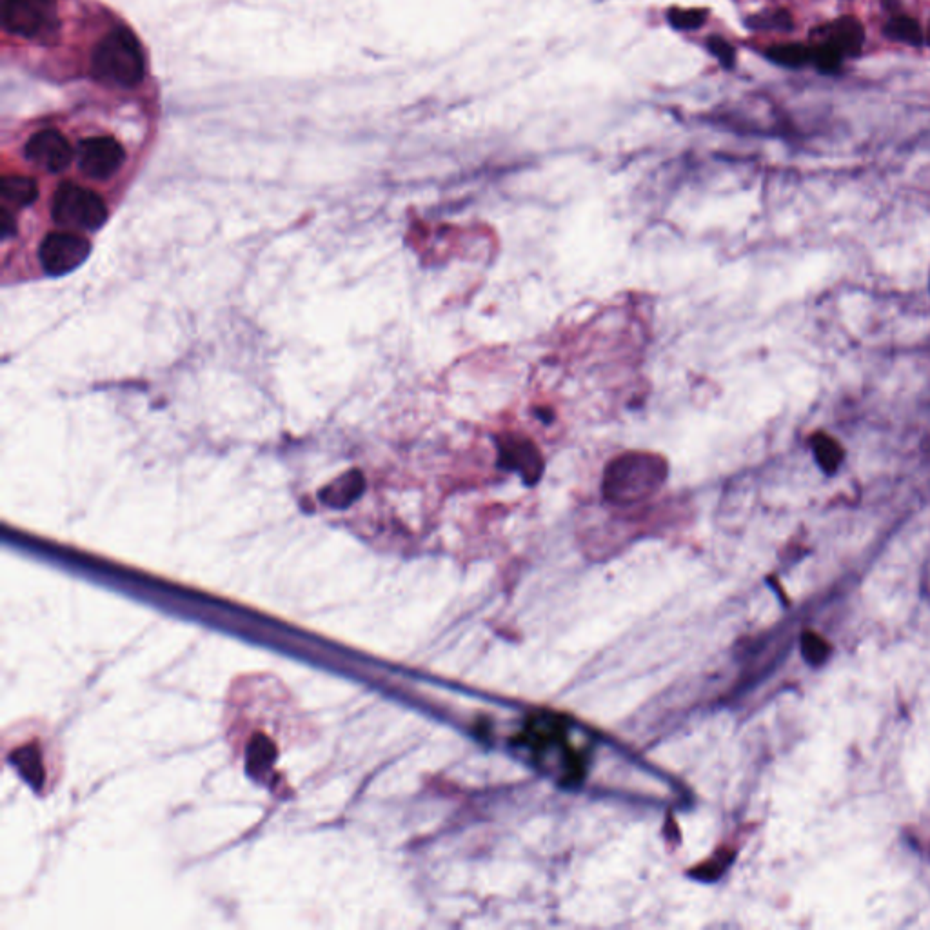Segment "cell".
Returning <instances> with one entry per match:
<instances>
[{
	"instance_id": "obj_14",
	"label": "cell",
	"mask_w": 930,
	"mask_h": 930,
	"mask_svg": "<svg viewBox=\"0 0 930 930\" xmlns=\"http://www.w3.org/2000/svg\"><path fill=\"white\" fill-rule=\"evenodd\" d=\"M883 30L889 39L901 42V44H909L914 48H920L923 44V30H921L920 22L909 15H900V13L892 15Z\"/></svg>"
},
{
	"instance_id": "obj_21",
	"label": "cell",
	"mask_w": 930,
	"mask_h": 930,
	"mask_svg": "<svg viewBox=\"0 0 930 930\" xmlns=\"http://www.w3.org/2000/svg\"><path fill=\"white\" fill-rule=\"evenodd\" d=\"M0 233H2V238H10L13 233H15V220L11 217L10 211L8 209H2L0 211Z\"/></svg>"
},
{
	"instance_id": "obj_12",
	"label": "cell",
	"mask_w": 930,
	"mask_h": 930,
	"mask_svg": "<svg viewBox=\"0 0 930 930\" xmlns=\"http://www.w3.org/2000/svg\"><path fill=\"white\" fill-rule=\"evenodd\" d=\"M2 200L11 208H28L39 198V186L31 177L6 175L2 179Z\"/></svg>"
},
{
	"instance_id": "obj_7",
	"label": "cell",
	"mask_w": 930,
	"mask_h": 930,
	"mask_svg": "<svg viewBox=\"0 0 930 930\" xmlns=\"http://www.w3.org/2000/svg\"><path fill=\"white\" fill-rule=\"evenodd\" d=\"M77 159L88 179L108 180L124 166L126 151L113 137H91L80 142Z\"/></svg>"
},
{
	"instance_id": "obj_17",
	"label": "cell",
	"mask_w": 930,
	"mask_h": 930,
	"mask_svg": "<svg viewBox=\"0 0 930 930\" xmlns=\"http://www.w3.org/2000/svg\"><path fill=\"white\" fill-rule=\"evenodd\" d=\"M843 60L845 59L840 51L834 50L825 42H820L818 46L812 48V64L822 73H836L840 70Z\"/></svg>"
},
{
	"instance_id": "obj_18",
	"label": "cell",
	"mask_w": 930,
	"mask_h": 930,
	"mask_svg": "<svg viewBox=\"0 0 930 930\" xmlns=\"http://www.w3.org/2000/svg\"><path fill=\"white\" fill-rule=\"evenodd\" d=\"M749 24L754 30L791 31L794 26L791 13L785 10L772 11L769 15H756Z\"/></svg>"
},
{
	"instance_id": "obj_5",
	"label": "cell",
	"mask_w": 930,
	"mask_h": 930,
	"mask_svg": "<svg viewBox=\"0 0 930 930\" xmlns=\"http://www.w3.org/2000/svg\"><path fill=\"white\" fill-rule=\"evenodd\" d=\"M90 253V240L77 231H51L39 244L40 268L50 277H62L82 266Z\"/></svg>"
},
{
	"instance_id": "obj_9",
	"label": "cell",
	"mask_w": 930,
	"mask_h": 930,
	"mask_svg": "<svg viewBox=\"0 0 930 930\" xmlns=\"http://www.w3.org/2000/svg\"><path fill=\"white\" fill-rule=\"evenodd\" d=\"M44 738L37 734H31L30 738L17 740V745L13 743V752L10 754V760L13 765L19 769L20 774L28 782L39 789L40 785H48L50 778V769L53 760L48 758L51 749L44 743Z\"/></svg>"
},
{
	"instance_id": "obj_2",
	"label": "cell",
	"mask_w": 930,
	"mask_h": 930,
	"mask_svg": "<svg viewBox=\"0 0 930 930\" xmlns=\"http://www.w3.org/2000/svg\"><path fill=\"white\" fill-rule=\"evenodd\" d=\"M91 75L106 86L131 90L146 77V60L139 39L128 28L111 30L91 55Z\"/></svg>"
},
{
	"instance_id": "obj_16",
	"label": "cell",
	"mask_w": 930,
	"mask_h": 930,
	"mask_svg": "<svg viewBox=\"0 0 930 930\" xmlns=\"http://www.w3.org/2000/svg\"><path fill=\"white\" fill-rule=\"evenodd\" d=\"M800 647H802L803 658L811 667H822L823 663L829 660L831 647L823 640L820 634L805 631L800 638Z\"/></svg>"
},
{
	"instance_id": "obj_10",
	"label": "cell",
	"mask_w": 930,
	"mask_h": 930,
	"mask_svg": "<svg viewBox=\"0 0 930 930\" xmlns=\"http://www.w3.org/2000/svg\"><path fill=\"white\" fill-rule=\"evenodd\" d=\"M816 33L822 35L820 42H825L834 50L840 51L843 59L858 57L865 42L863 24L856 17H840V19L832 20L823 30L816 31Z\"/></svg>"
},
{
	"instance_id": "obj_15",
	"label": "cell",
	"mask_w": 930,
	"mask_h": 930,
	"mask_svg": "<svg viewBox=\"0 0 930 930\" xmlns=\"http://www.w3.org/2000/svg\"><path fill=\"white\" fill-rule=\"evenodd\" d=\"M765 57L783 68H802L812 62V48L798 42L776 44L765 51Z\"/></svg>"
},
{
	"instance_id": "obj_13",
	"label": "cell",
	"mask_w": 930,
	"mask_h": 930,
	"mask_svg": "<svg viewBox=\"0 0 930 930\" xmlns=\"http://www.w3.org/2000/svg\"><path fill=\"white\" fill-rule=\"evenodd\" d=\"M812 453L816 458V464L820 465L825 475H834L840 465L843 464V449L840 444L825 433H818L811 438Z\"/></svg>"
},
{
	"instance_id": "obj_4",
	"label": "cell",
	"mask_w": 930,
	"mask_h": 930,
	"mask_svg": "<svg viewBox=\"0 0 930 930\" xmlns=\"http://www.w3.org/2000/svg\"><path fill=\"white\" fill-rule=\"evenodd\" d=\"M4 28L22 39L53 42L59 37L60 20L55 0H6Z\"/></svg>"
},
{
	"instance_id": "obj_3",
	"label": "cell",
	"mask_w": 930,
	"mask_h": 930,
	"mask_svg": "<svg viewBox=\"0 0 930 930\" xmlns=\"http://www.w3.org/2000/svg\"><path fill=\"white\" fill-rule=\"evenodd\" d=\"M51 218L68 231H97L108 220V206L93 189L64 182L51 200Z\"/></svg>"
},
{
	"instance_id": "obj_8",
	"label": "cell",
	"mask_w": 930,
	"mask_h": 930,
	"mask_svg": "<svg viewBox=\"0 0 930 930\" xmlns=\"http://www.w3.org/2000/svg\"><path fill=\"white\" fill-rule=\"evenodd\" d=\"M24 155L37 168L48 173H60L70 168L73 148L68 139L55 129H44L31 137L24 146Z\"/></svg>"
},
{
	"instance_id": "obj_6",
	"label": "cell",
	"mask_w": 930,
	"mask_h": 930,
	"mask_svg": "<svg viewBox=\"0 0 930 930\" xmlns=\"http://www.w3.org/2000/svg\"><path fill=\"white\" fill-rule=\"evenodd\" d=\"M495 446L500 467L516 473L525 484H536L544 475V456L529 438L516 433H502L496 436Z\"/></svg>"
},
{
	"instance_id": "obj_20",
	"label": "cell",
	"mask_w": 930,
	"mask_h": 930,
	"mask_svg": "<svg viewBox=\"0 0 930 930\" xmlns=\"http://www.w3.org/2000/svg\"><path fill=\"white\" fill-rule=\"evenodd\" d=\"M707 48L716 59L722 62L723 68H727V70L733 68L734 62H736V51L727 40L720 39V37H711V39L707 40Z\"/></svg>"
},
{
	"instance_id": "obj_19",
	"label": "cell",
	"mask_w": 930,
	"mask_h": 930,
	"mask_svg": "<svg viewBox=\"0 0 930 930\" xmlns=\"http://www.w3.org/2000/svg\"><path fill=\"white\" fill-rule=\"evenodd\" d=\"M669 22H671L674 30H696L705 22V13L700 10H671L669 11Z\"/></svg>"
},
{
	"instance_id": "obj_11",
	"label": "cell",
	"mask_w": 930,
	"mask_h": 930,
	"mask_svg": "<svg viewBox=\"0 0 930 930\" xmlns=\"http://www.w3.org/2000/svg\"><path fill=\"white\" fill-rule=\"evenodd\" d=\"M362 491H364V476L358 471H351L337 478L333 484L327 485L326 489L320 493V498L329 507L344 509L353 500H357L358 496L362 495Z\"/></svg>"
},
{
	"instance_id": "obj_1",
	"label": "cell",
	"mask_w": 930,
	"mask_h": 930,
	"mask_svg": "<svg viewBox=\"0 0 930 930\" xmlns=\"http://www.w3.org/2000/svg\"><path fill=\"white\" fill-rule=\"evenodd\" d=\"M669 478V464L662 455L629 451L605 467L602 496L614 505L640 504L656 495Z\"/></svg>"
}]
</instances>
